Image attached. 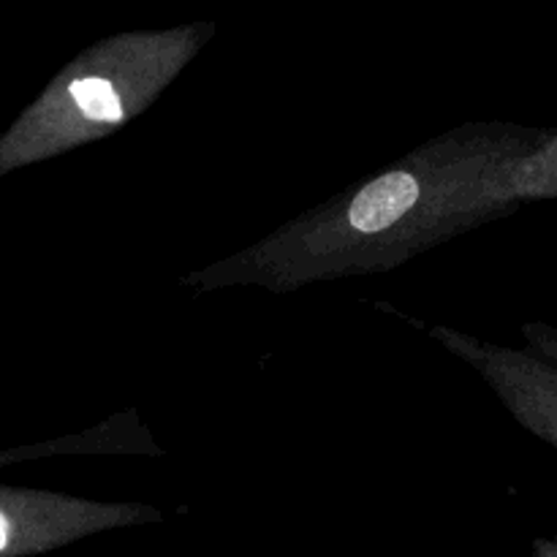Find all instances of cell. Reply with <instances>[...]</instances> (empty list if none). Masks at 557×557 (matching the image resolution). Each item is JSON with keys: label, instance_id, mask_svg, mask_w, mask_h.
<instances>
[{"label": "cell", "instance_id": "1", "mask_svg": "<svg viewBox=\"0 0 557 557\" xmlns=\"http://www.w3.org/2000/svg\"><path fill=\"white\" fill-rule=\"evenodd\" d=\"M417 180L403 172L386 174V177L370 183L354 199L351 210H348V221H351L354 228L364 234L381 232V228L392 226L400 215H406L413 207V201H417Z\"/></svg>", "mask_w": 557, "mask_h": 557}, {"label": "cell", "instance_id": "2", "mask_svg": "<svg viewBox=\"0 0 557 557\" xmlns=\"http://www.w3.org/2000/svg\"><path fill=\"white\" fill-rule=\"evenodd\" d=\"M71 96H74L76 107L87 114L90 120H103V123H112L120 120L123 107H120L117 92L112 90V85L103 79H79L71 85Z\"/></svg>", "mask_w": 557, "mask_h": 557}]
</instances>
